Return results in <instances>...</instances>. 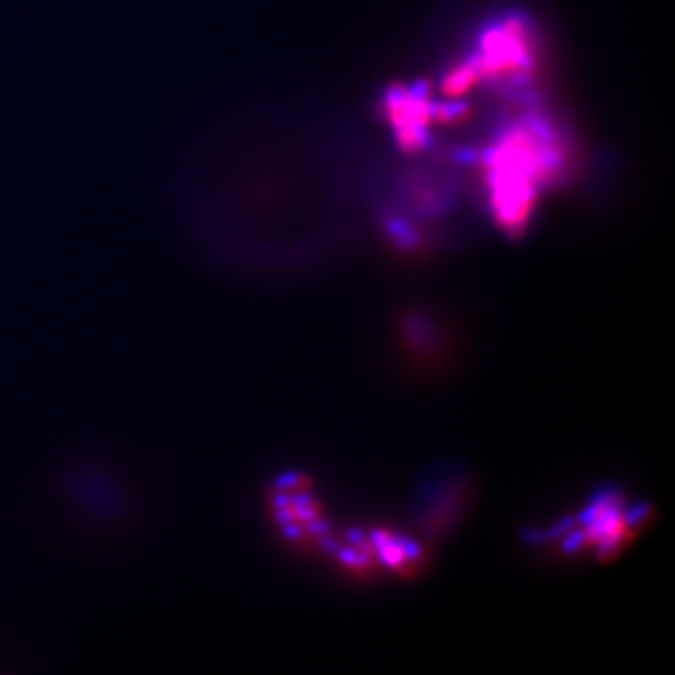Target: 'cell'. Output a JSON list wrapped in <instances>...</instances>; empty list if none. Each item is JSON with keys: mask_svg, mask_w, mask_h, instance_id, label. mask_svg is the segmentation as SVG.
<instances>
[{"mask_svg": "<svg viewBox=\"0 0 675 675\" xmlns=\"http://www.w3.org/2000/svg\"><path fill=\"white\" fill-rule=\"evenodd\" d=\"M565 165L567 151L548 120L536 115L512 120L482 159L488 203L499 228L524 231L541 189L556 183Z\"/></svg>", "mask_w": 675, "mask_h": 675, "instance_id": "6da1fadb", "label": "cell"}, {"mask_svg": "<svg viewBox=\"0 0 675 675\" xmlns=\"http://www.w3.org/2000/svg\"><path fill=\"white\" fill-rule=\"evenodd\" d=\"M480 83L516 85L535 74L536 44L524 18L512 15L480 34L479 50L471 57Z\"/></svg>", "mask_w": 675, "mask_h": 675, "instance_id": "7a4b0ae2", "label": "cell"}, {"mask_svg": "<svg viewBox=\"0 0 675 675\" xmlns=\"http://www.w3.org/2000/svg\"><path fill=\"white\" fill-rule=\"evenodd\" d=\"M383 111L398 145L407 152L421 151L428 141L429 127L439 122V104L429 98L428 90L418 87L389 90Z\"/></svg>", "mask_w": 675, "mask_h": 675, "instance_id": "3957f363", "label": "cell"}]
</instances>
